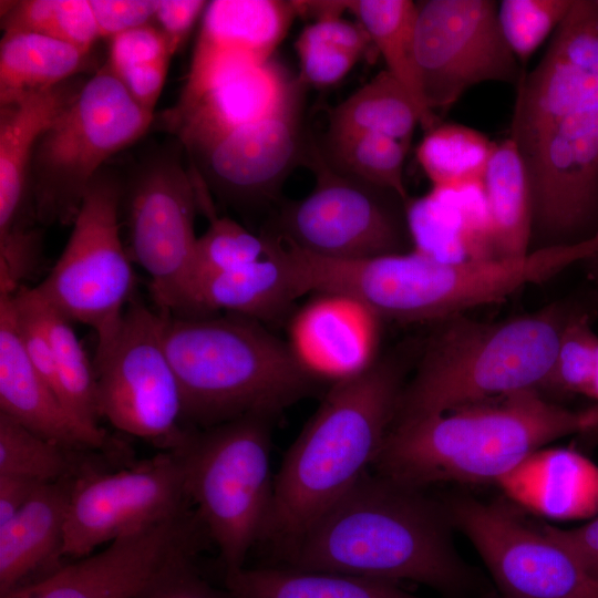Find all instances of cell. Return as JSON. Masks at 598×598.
Returning a JSON list of instances; mask_svg holds the SVG:
<instances>
[{
    "label": "cell",
    "instance_id": "obj_1",
    "mask_svg": "<svg viewBox=\"0 0 598 598\" xmlns=\"http://www.w3.org/2000/svg\"><path fill=\"white\" fill-rule=\"evenodd\" d=\"M511 137L524 161L542 246L598 231V11L575 0L548 49L523 74Z\"/></svg>",
    "mask_w": 598,
    "mask_h": 598
},
{
    "label": "cell",
    "instance_id": "obj_2",
    "mask_svg": "<svg viewBox=\"0 0 598 598\" xmlns=\"http://www.w3.org/2000/svg\"><path fill=\"white\" fill-rule=\"evenodd\" d=\"M454 533L443 496L368 472L276 566L413 581L444 598L494 592L485 575L458 553Z\"/></svg>",
    "mask_w": 598,
    "mask_h": 598
},
{
    "label": "cell",
    "instance_id": "obj_3",
    "mask_svg": "<svg viewBox=\"0 0 598 598\" xmlns=\"http://www.w3.org/2000/svg\"><path fill=\"white\" fill-rule=\"evenodd\" d=\"M404 348L332 382L286 452L260 542L278 565L308 528L372 468L392 429L412 355Z\"/></svg>",
    "mask_w": 598,
    "mask_h": 598
},
{
    "label": "cell",
    "instance_id": "obj_4",
    "mask_svg": "<svg viewBox=\"0 0 598 598\" xmlns=\"http://www.w3.org/2000/svg\"><path fill=\"white\" fill-rule=\"evenodd\" d=\"M598 429V406L573 410L525 390L393 424L372 472L401 484H497L536 451Z\"/></svg>",
    "mask_w": 598,
    "mask_h": 598
},
{
    "label": "cell",
    "instance_id": "obj_5",
    "mask_svg": "<svg viewBox=\"0 0 598 598\" xmlns=\"http://www.w3.org/2000/svg\"><path fill=\"white\" fill-rule=\"evenodd\" d=\"M158 311L186 429L252 414L275 420L319 388L321 380L299 362L288 341L259 321L231 313Z\"/></svg>",
    "mask_w": 598,
    "mask_h": 598
},
{
    "label": "cell",
    "instance_id": "obj_6",
    "mask_svg": "<svg viewBox=\"0 0 598 598\" xmlns=\"http://www.w3.org/2000/svg\"><path fill=\"white\" fill-rule=\"evenodd\" d=\"M571 311L549 306L496 322L441 321L422 344L394 424L546 383Z\"/></svg>",
    "mask_w": 598,
    "mask_h": 598
},
{
    "label": "cell",
    "instance_id": "obj_7",
    "mask_svg": "<svg viewBox=\"0 0 598 598\" xmlns=\"http://www.w3.org/2000/svg\"><path fill=\"white\" fill-rule=\"evenodd\" d=\"M595 255L588 239L536 248L517 258L441 260L412 249L362 261L353 287L380 319L439 323L503 301L526 285L547 280Z\"/></svg>",
    "mask_w": 598,
    "mask_h": 598
},
{
    "label": "cell",
    "instance_id": "obj_8",
    "mask_svg": "<svg viewBox=\"0 0 598 598\" xmlns=\"http://www.w3.org/2000/svg\"><path fill=\"white\" fill-rule=\"evenodd\" d=\"M274 419L245 415L205 429H189L174 451L185 491L225 570L245 566L260 544L274 498Z\"/></svg>",
    "mask_w": 598,
    "mask_h": 598
},
{
    "label": "cell",
    "instance_id": "obj_9",
    "mask_svg": "<svg viewBox=\"0 0 598 598\" xmlns=\"http://www.w3.org/2000/svg\"><path fill=\"white\" fill-rule=\"evenodd\" d=\"M153 122L107 64L86 80L41 136L29 189L42 226H72L83 198L115 153L137 141Z\"/></svg>",
    "mask_w": 598,
    "mask_h": 598
},
{
    "label": "cell",
    "instance_id": "obj_10",
    "mask_svg": "<svg viewBox=\"0 0 598 598\" xmlns=\"http://www.w3.org/2000/svg\"><path fill=\"white\" fill-rule=\"evenodd\" d=\"M123 188L116 174L96 175L61 256L34 287L69 321L92 328L97 340L116 329L134 298L133 261L121 239Z\"/></svg>",
    "mask_w": 598,
    "mask_h": 598
},
{
    "label": "cell",
    "instance_id": "obj_11",
    "mask_svg": "<svg viewBox=\"0 0 598 598\" xmlns=\"http://www.w3.org/2000/svg\"><path fill=\"white\" fill-rule=\"evenodd\" d=\"M93 367L101 417L162 451L183 443L189 429L157 309L133 298L116 329L97 340Z\"/></svg>",
    "mask_w": 598,
    "mask_h": 598
},
{
    "label": "cell",
    "instance_id": "obj_12",
    "mask_svg": "<svg viewBox=\"0 0 598 598\" xmlns=\"http://www.w3.org/2000/svg\"><path fill=\"white\" fill-rule=\"evenodd\" d=\"M307 165L315 186L301 199L285 204L274 233L307 255L354 261L408 252L412 245L404 202L395 193L329 167L312 141Z\"/></svg>",
    "mask_w": 598,
    "mask_h": 598
},
{
    "label": "cell",
    "instance_id": "obj_13",
    "mask_svg": "<svg viewBox=\"0 0 598 598\" xmlns=\"http://www.w3.org/2000/svg\"><path fill=\"white\" fill-rule=\"evenodd\" d=\"M443 499L499 598H598V580L579 558L506 496L452 493Z\"/></svg>",
    "mask_w": 598,
    "mask_h": 598
},
{
    "label": "cell",
    "instance_id": "obj_14",
    "mask_svg": "<svg viewBox=\"0 0 598 598\" xmlns=\"http://www.w3.org/2000/svg\"><path fill=\"white\" fill-rule=\"evenodd\" d=\"M416 6L414 55L430 112H447L483 82L518 85L524 73L503 37L495 1L426 0Z\"/></svg>",
    "mask_w": 598,
    "mask_h": 598
},
{
    "label": "cell",
    "instance_id": "obj_15",
    "mask_svg": "<svg viewBox=\"0 0 598 598\" xmlns=\"http://www.w3.org/2000/svg\"><path fill=\"white\" fill-rule=\"evenodd\" d=\"M128 236L127 252L151 278L157 310H169L178 295L198 237L200 209L195 169L185 168L177 151L156 153L142 163L123 198Z\"/></svg>",
    "mask_w": 598,
    "mask_h": 598
},
{
    "label": "cell",
    "instance_id": "obj_16",
    "mask_svg": "<svg viewBox=\"0 0 598 598\" xmlns=\"http://www.w3.org/2000/svg\"><path fill=\"white\" fill-rule=\"evenodd\" d=\"M193 507L177 455L162 451L126 468L102 465L76 476L68 507L62 557L80 559L100 545Z\"/></svg>",
    "mask_w": 598,
    "mask_h": 598
},
{
    "label": "cell",
    "instance_id": "obj_17",
    "mask_svg": "<svg viewBox=\"0 0 598 598\" xmlns=\"http://www.w3.org/2000/svg\"><path fill=\"white\" fill-rule=\"evenodd\" d=\"M208 536L193 507L123 536L95 554L59 566L0 598H137L181 555Z\"/></svg>",
    "mask_w": 598,
    "mask_h": 598
},
{
    "label": "cell",
    "instance_id": "obj_18",
    "mask_svg": "<svg viewBox=\"0 0 598 598\" xmlns=\"http://www.w3.org/2000/svg\"><path fill=\"white\" fill-rule=\"evenodd\" d=\"M302 105L303 94L190 155L208 190L241 207L275 199L288 175L308 161L312 140L303 128Z\"/></svg>",
    "mask_w": 598,
    "mask_h": 598
},
{
    "label": "cell",
    "instance_id": "obj_19",
    "mask_svg": "<svg viewBox=\"0 0 598 598\" xmlns=\"http://www.w3.org/2000/svg\"><path fill=\"white\" fill-rule=\"evenodd\" d=\"M296 17L293 1L208 2L186 83L177 104L165 117L187 111L228 74L270 60Z\"/></svg>",
    "mask_w": 598,
    "mask_h": 598
},
{
    "label": "cell",
    "instance_id": "obj_20",
    "mask_svg": "<svg viewBox=\"0 0 598 598\" xmlns=\"http://www.w3.org/2000/svg\"><path fill=\"white\" fill-rule=\"evenodd\" d=\"M12 296L0 293V413L70 450L125 454L106 431L80 424L34 369L20 338Z\"/></svg>",
    "mask_w": 598,
    "mask_h": 598
},
{
    "label": "cell",
    "instance_id": "obj_21",
    "mask_svg": "<svg viewBox=\"0 0 598 598\" xmlns=\"http://www.w3.org/2000/svg\"><path fill=\"white\" fill-rule=\"evenodd\" d=\"M303 89L271 58L228 74L187 111L164 121L190 156L231 130L278 112Z\"/></svg>",
    "mask_w": 598,
    "mask_h": 598
},
{
    "label": "cell",
    "instance_id": "obj_22",
    "mask_svg": "<svg viewBox=\"0 0 598 598\" xmlns=\"http://www.w3.org/2000/svg\"><path fill=\"white\" fill-rule=\"evenodd\" d=\"M315 295L290 320L288 343L299 362L316 378L332 382L372 364L380 319L348 296Z\"/></svg>",
    "mask_w": 598,
    "mask_h": 598
},
{
    "label": "cell",
    "instance_id": "obj_23",
    "mask_svg": "<svg viewBox=\"0 0 598 598\" xmlns=\"http://www.w3.org/2000/svg\"><path fill=\"white\" fill-rule=\"evenodd\" d=\"M83 83L65 81L0 112V236L35 227L29 173L35 147Z\"/></svg>",
    "mask_w": 598,
    "mask_h": 598
},
{
    "label": "cell",
    "instance_id": "obj_24",
    "mask_svg": "<svg viewBox=\"0 0 598 598\" xmlns=\"http://www.w3.org/2000/svg\"><path fill=\"white\" fill-rule=\"evenodd\" d=\"M267 235L272 247L266 257L206 280L168 312L182 317L231 313L264 324L289 315L305 295L286 247Z\"/></svg>",
    "mask_w": 598,
    "mask_h": 598
},
{
    "label": "cell",
    "instance_id": "obj_25",
    "mask_svg": "<svg viewBox=\"0 0 598 598\" xmlns=\"http://www.w3.org/2000/svg\"><path fill=\"white\" fill-rule=\"evenodd\" d=\"M496 485L526 512L559 520L598 515V466L574 448H540Z\"/></svg>",
    "mask_w": 598,
    "mask_h": 598
},
{
    "label": "cell",
    "instance_id": "obj_26",
    "mask_svg": "<svg viewBox=\"0 0 598 598\" xmlns=\"http://www.w3.org/2000/svg\"><path fill=\"white\" fill-rule=\"evenodd\" d=\"M75 478L40 484L21 509L0 525V596L29 582L31 575L62 557Z\"/></svg>",
    "mask_w": 598,
    "mask_h": 598
},
{
    "label": "cell",
    "instance_id": "obj_27",
    "mask_svg": "<svg viewBox=\"0 0 598 598\" xmlns=\"http://www.w3.org/2000/svg\"><path fill=\"white\" fill-rule=\"evenodd\" d=\"M224 586L231 598H422L391 581L277 566L225 570Z\"/></svg>",
    "mask_w": 598,
    "mask_h": 598
},
{
    "label": "cell",
    "instance_id": "obj_28",
    "mask_svg": "<svg viewBox=\"0 0 598 598\" xmlns=\"http://www.w3.org/2000/svg\"><path fill=\"white\" fill-rule=\"evenodd\" d=\"M496 258L527 255L533 235L530 186L515 142L507 137L496 146L483 175Z\"/></svg>",
    "mask_w": 598,
    "mask_h": 598
},
{
    "label": "cell",
    "instance_id": "obj_29",
    "mask_svg": "<svg viewBox=\"0 0 598 598\" xmlns=\"http://www.w3.org/2000/svg\"><path fill=\"white\" fill-rule=\"evenodd\" d=\"M14 297L28 308L44 331L51 346L56 371V395L72 416L93 432L101 417L97 405V384L93 367L71 321L44 301L34 287H20Z\"/></svg>",
    "mask_w": 598,
    "mask_h": 598
},
{
    "label": "cell",
    "instance_id": "obj_30",
    "mask_svg": "<svg viewBox=\"0 0 598 598\" xmlns=\"http://www.w3.org/2000/svg\"><path fill=\"white\" fill-rule=\"evenodd\" d=\"M87 53L64 41L27 31H4L0 44V104L52 89L75 75Z\"/></svg>",
    "mask_w": 598,
    "mask_h": 598
},
{
    "label": "cell",
    "instance_id": "obj_31",
    "mask_svg": "<svg viewBox=\"0 0 598 598\" xmlns=\"http://www.w3.org/2000/svg\"><path fill=\"white\" fill-rule=\"evenodd\" d=\"M346 7L368 33L386 65L385 70L415 102L422 116L421 126L429 131L440 124L439 117L423 101L417 76L414 55L416 3L411 0H346Z\"/></svg>",
    "mask_w": 598,
    "mask_h": 598
},
{
    "label": "cell",
    "instance_id": "obj_32",
    "mask_svg": "<svg viewBox=\"0 0 598 598\" xmlns=\"http://www.w3.org/2000/svg\"><path fill=\"white\" fill-rule=\"evenodd\" d=\"M421 124V113L409 92L383 70L331 111L326 134H381L409 147Z\"/></svg>",
    "mask_w": 598,
    "mask_h": 598
},
{
    "label": "cell",
    "instance_id": "obj_33",
    "mask_svg": "<svg viewBox=\"0 0 598 598\" xmlns=\"http://www.w3.org/2000/svg\"><path fill=\"white\" fill-rule=\"evenodd\" d=\"M303 85L331 86L341 81L368 52L374 49L359 22L342 17L307 24L296 41Z\"/></svg>",
    "mask_w": 598,
    "mask_h": 598
},
{
    "label": "cell",
    "instance_id": "obj_34",
    "mask_svg": "<svg viewBox=\"0 0 598 598\" xmlns=\"http://www.w3.org/2000/svg\"><path fill=\"white\" fill-rule=\"evenodd\" d=\"M495 146L472 127L440 123L426 131L416 157L432 188L457 189L482 182Z\"/></svg>",
    "mask_w": 598,
    "mask_h": 598
},
{
    "label": "cell",
    "instance_id": "obj_35",
    "mask_svg": "<svg viewBox=\"0 0 598 598\" xmlns=\"http://www.w3.org/2000/svg\"><path fill=\"white\" fill-rule=\"evenodd\" d=\"M316 146L333 171L389 189L404 202L410 198L403 178L409 147L400 141L373 133L324 134L322 143Z\"/></svg>",
    "mask_w": 598,
    "mask_h": 598
},
{
    "label": "cell",
    "instance_id": "obj_36",
    "mask_svg": "<svg viewBox=\"0 0 598 598\" xmlns=\"http://www.w3.org/2000/svg\"><path fill=\"white\" fill-rule=\"evenodd\" d=\"M95 451H75L48 441L0 413V474L51 483L100 466Z\"/></svg>",
    "mask_w": 598,
    "mask_h": 598
},
{
    "label": "cell",
    "instance_id": "obj_37",
    "mask_svg": "<svg viewBox=\"0 0 598 598\" xmlns=\"http://www.w3.org/2000/svg\"><path fill=\"white\" fill-rule=\"evenodd\" d=\"M209 225L198 237L195 250L169 310L206 280L266 257L272 247L267 234L256 235L236 220L216 213L208 216Z\"/></svg>",
    "mask_w": 598,
    "mask_h": 598
},
{
    "label": "cell",
    "instance_id": "obj_38",
    "mask_svg": "<svg viewBox=\"0 0 598 598\" xmlns=\"http://www.w3.org/2000/svg\"><path fill=\"white\" fill-rule=\"evenodd\" d=\"M4 2V31H27L70 43L89 53L101 38L87 0H27Z\"/></svg>",
    "mask_w": 598,
    "mask_h": 598
},
{
    "label": "cell",
    "instance_id": "obj_39",
    "mask_svg": "<svg viewBox=\"0 0 598 598\" xmlns=\"http://www.w3.org/2000/svg\"><path fill=\"white\" fill-rule=\"evenodd\" d=\"M597 364L598 337L591 329L589 315L571 311L561 332L553 370L544 386L559 393L589 396Z\"/></svg>",
    "mask_w": 598,
    "mask_h": 598
},
{
    "label": "cell",
    "instance_id": "obj_40",
    "mask_svg": "<svg viewBox=\"0 0 598 598\" xmlns=\"http://www.w3.org/2000/svg\"><path fill=\"white\" fill-rule=\"evenodd\" d=\"M574 0H503L497 8L501 31L519 64H526L566 18Z\"/></svg>",
    "mask_w": 598,
    "mask_h": 598
},
{
    "label": "cell",
    "instance_id": "obj_41",
    "mask_svg": "<svg viewBox=\"0 0 598 598\" xmlns=\"http://www.w3.org/2000/svg\"><path fill=\"white\" fill-rule=\"evenodd\" d=\"M198 554L188 553L171 561L137 598H231L226 589H217L195 567Z\"/></svg>",
    "mask_w": 598,
    "mask_h": 598
},
{
    "label": "cell",
    "instance_id": "obj_42",
    "mask_svg": "<svg viewBox=\"0 0 598 598\" xmlns=\"http://www.w3.org/2000/svg\"><path fill=\"white\" fill-rule=\"evenodd\" d=\"M173 54L165 33L146 24L112 37L106 64L118 74L136 65L172 59Z\"/></svg>",
    "mask_w": 598,
    "mask_h": 598
},
{
    "label": "cell",
    "instance_id": "obj_43",
    "mask_svg": "<svg viewBox=\"0 0 598 598\" xmlns=\"http://www.w3.org/2000/svg\"><path fill=\"white\" fill-rule=\"evenodd\" d=\"M100 37L118 33L150 24L155 18L157 1L90 0Z\"/></svg>",
    "mask_w": 598,
    "mask_h": 598
},
{
    "label": "cell",
    "instance_id": "obj_44",
    "mask_svg": "<svg viewBox=\"0 0 598 598\" xmlns=\"http://www.w3.org/2000/svg\"><path fill=\"white\" fill-rule=\"evenodd\" d=\"M208 2L203 0H159L155 20L168 39L175 53L188 37L194 24L204 14Z\"/></svg>",
    "mask_w": 598,
    "mask_h": 598
},
{
    "label": "cell",
    "instance_id": "obj_45",
    "mask_svg": "<svg viewBox=\"0 0 598 598\" xmlns=\"http://www.w3.org/2000/svg\"><path fill=\"white\" fill-rule=\"evenodd\" d=\"M169 58L130 68L116 76L122 81L134 100L153 113L163 90Z\"/></svg>",
    "mask_w": 598,
    "mask_h": 598
},
{
    "label": "cell",
    "instance_id": "obj_46",
    "mask_svg": "<svg viewBox=\"0 0 598 598\" xmlns=\"http://www.w3.org/2000/svg\"><path fill=\"white\" fill-rule=\"evenodd\" d=\"M543 527L551 537L569 548L591 575L598 571V515L571 529H561L547 523H543Z\"/></svg>",
    "mask_w": 598,
    "mask_h": 598
},
{
    "label": "cell",
    "instance_id": "obj_47",
    "mask_svg": "<svg viewBox=\"0 0 598 598\" xmlns=\"http://www.w3.org/2000/svg\"><path fill=\"white\" fill-rule=\"evenodd\" d=\"M40 484L25 477L0 474V525L21 509Z\"/></svg>",
    "mask_w": 598,
    "mask_h": 598
},
{
    "label": "cell",
    "instance_id": "obj_48",
    "mask_svg": "<svg viewBox=\"0 0 598 598\" xmlns=\"http://www.w3.org/2000/svg\"><path fill=\"white\" fill-rule=\"evenodd\" d=\"M589 276L598 281V257L586 260Z\"/></svg>",
    "mask_w": 598,
    "mask_h": 598
},
{
    "label": "cell",
    "instance_id": "obj_49",
    "mask_svg": "<svg viewBox=\"0 0 598 598\" xmlns=\"http://www.w3.org/2000/svg\"><path fill=\"white\" fill-rule=\"evenodd\" d=\"M592 2L595 4L596 9L598 10V0H592Z\"/></svg>",
    "mask_w": 598,
    "mask_h": 598
},
{
    "label": "cell",
    "instance_id": "obj_50",
    "mask_svg": "<svg viewBox=\"0 0 598 598\" xmlns=\"http://www.w3.org/2000/svg\"><path fill=\"white\" fill-rule=\"evenodd\" d=\"M598 580V571L592 575Z\"/></svg>",
    "mask_w": 598,
    "mask_h": 598
},
{
    "label": "cell",
    "instance_id": "obj_51",
    "mask_svg": "<svg viewBox=\"0 0 598 598\" xmlns=\"http://www.w3.org/2000/svg\"><path fill=\"white\" fill-rule=\"evenodd\" d=\"M598 234V233H597Z\"/></svg>",
    "mask_w": 598,
    "mask_h": 598
}]
</instances>
